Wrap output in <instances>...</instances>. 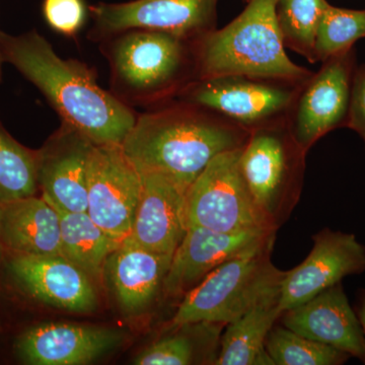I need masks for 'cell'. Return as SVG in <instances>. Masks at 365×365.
Instances as JSON below:
<instances>
[{
    "label": "cell",
    "mask_w": 365,
    "mask_h": 365,
    "mask_svg": "<svg viewBox=\"0 0 365 365\" xmlns=\"http://www.w3.org/2000/svg\"><path fill=\"white\" fill-rule=\"evenodd\" d=\"M0 55L44 95L63 123L93 144H122L135 123L136 113L98 86L95 69L61 58L37 31L0 32Z\"/></svg>",
    "instance_id": "cell-1"
},
{
    "label": "cell",
    "mask_w": 365,
    "mask_h": 365,
    "mask_svg": "<svg viewBox=\"0 0 365 365\" xmlns=\"http://www.w3.org/2000/svg\"><path fill=\"white\" fill-rule=\"evenodd\" d=\"M250 135L215 112L173 100L137 115L122 148L137 170L163 173L189 189L211 160L244 148Z\"/></svg>",
    "instance_id": "cell-2"
},
{
    "label": "cell",
    "mask_w": 365,
    "mask_h": 365,
    "mask_svg": "<svg viewBox=\"0 0 365 365\" xmlns=\"http://www.w3.org/2000/svg\"><path fill=\"white\" fill-rule=\"evenodd\" d=\"M111 93L128 107L167 104L196 81L192 42L155 31L128 30L101 42Z\"/></svg>",
    "instance_id": "cell-3"
},
{
    "label": "cell",
    "mask_w": 365,
    "mask_h": 365,
    "mask_svg": "<svg viewBox=\"0 0 365 365\" xmlns=\"http://www.w3.org/2000/svg\"><path fill=\"white\" fill-rule=\"evenodd\" d=\"M276 1L251 0L225 28L192 43L196 79L248 76L304 83L314 72L288 57L276 21Z\"/></svg>",
    "instance_id": "cell-4"
},
{
    "label": "cell",
    "mask_w": 365,
    "mask_h": 365,
    "mask_svg": "<svg viewBox=\"0 0 365 365\" xmlns=\"http://www.w3.org/2000/svg\"><path fill=\"white\" fill-rule=\"evenodd\" d=\"M276 235L215 269L182 297L168 329L210 322L227 326L269 295L280 292L285 271L271 260Z\"/></svg>",
    "instance_id": "cell-5"
},
{
    "label": "cell",
    "mask_w": 365,
    "mask_h": 365,
    "mask_svg": "<svg viewBox=\"0 0 365 365\" xmlns=\"http://www.w3.org/2000/svg\"><path fill=\"white\" fill-rule=\"evenodd\" d=\"M307 155L287 121L252 131L242 148V179L257 207L275 230L287 222L299 203Z\"/></svg>",
    "instance_id": "cell-6"
},
{
    "label": "cell",
    "mask_w": 365,
    "mask_h": 365,
    "mask_svg": "<svg viewBox=\"0 0 365 365\" xmlns=\"http://www.w3.org/2000/svg\"><path fill=\"white\" fill-rule=\"evenodd\" d=\"M302 83L248 76L196 79L175 100L199 106L252 132L287 121Z\"/></svg>",
    "instance_id": "cell-7"
},
{
    "label": "cell",
    "mask_w": 365,
    "mask_h": 365,
    "mask_svg": "<svg viewBox=\"0 0 365 365\" xmlns=\"http://www.w3.org/2000/svg\"><path fill=\"white\" fill-rule=\"evenodd\" d=\"M242 148L211 160L187 194L188 227L215 232H277L257 207L240 170Z\"/></svg>",
    "instance_id": "cell-8"
},
{
    "label": "cell",
    "mask_w": 365,
    "mask_h": 365,
    "mask_svg": "<svg viewBox=\"0 0 365 365\" xmlns=\"http://www.w3.org/2000/svg\"><path fill=\"white\" fill-rule=\"evenodd\" d=\"M220 0H131L90 6L95 42L128 30H148L195 42L216 29Z\"/></svg>",
    "instance_id": "cell-9"
},
{
    "label": "cell",
    "mask_w": 365,
    "mask_h": 365,
    "mask_svg": "<svg viewBox=\"0 0 365 365\" xmlns=\"http://www.w3.org/2000/svg\"><path fill=\"white\" fill-rule=\"evenodd\" d=\"M322 63L300 86L287 120L290 133L307 153L329 132L346 126L356 52L351 48Z\"/></svg>",
    "instance_id": "cell-10"
},
{
    "label": "cell",
    "mask_w": 365,
    "mask_h": 365,
    "mask_svg": "<svg viewBox=\"0 0 365 365\" xmlns=\"http://www.w3.org/2000/svg\"><path fill=\"white\" fill-rule=\"evenodd\" d=\"M141 192L140 172L122 144H93L88 163V215L118 241L131 234Z\"/></svg>",
    "instance_id": "cell-11"
},
{
    "label": "cell",
    "mask_w": 365,
    "mask_h": 365,
    "mask_svg": "<svg viewBox=\"0 0 365 365\" xmlns=\"http://www.w3.org/2000/svg\"><path fill=\"white\" fill-rule=\"evenodd\" d=\"M314 246L304 261L285 271L281 282L282 312L304 304L346 276L365 271V247L352 234L326 227L313 235Z\"/></svg>",
    "instance_id": "cell-12"
},
{
    "label": "cell",
    "mask_w": 365,
    "mask_h": 365,
    "mask_svg": "<svg viewBox=\"0 0 365 365\" xmlns=\"http://www.w3.org/2000/svg\"><path fill=\"white\" fill-rule=\"evenodd\" d=\"M277 232H222L201 227H188L172 257L163 281V295L185 297L215 269L247 253L276 235Z\"/></svg>",
    "instance_id": "cell-13"
},
{
    "label": "cell",
    "mask_w": 365,
    "mask_h": 365,
    "mask_svg": "<svg viewBox=\"0 0 365 365\" xmlns=\"http://www.w3.org/2000/svg\"><path fill=\"white\" fill-rule=\"evenodd\" d=\"M93 143L63 123L37 150V181L48 202L71 212L88 210V163Z\"/></svg>",
    "instance_id": "cell-14"
},
{
    "label": "cell",
    "mask_w": 365,
    "mask_h": 365,
    "mask_svg": "<svg viewBox=\"0 0 365 365\" xmlns=\"http://www.w3.org/2000/svg\"><path fill=\"white\" fill-rule=\"evenodd\" d=\"M141 192L129 242L155 253L174 255L186 235L188 188L155 170H138Z\"/></svg>",
    "instance_id": "cell-15"
},
{
    "label": "cell",
    "mask_w": 365,
    "mask_h": 365,
    "mask_svg": "<svg viewBox=\"0 0 365 365\" xmlns=\"http://www.w3.org/2000/svg\"><path fill=\"white\" fill-rule=\"evenodd\" d=\"M124 339L125 334L114 328L45 323L21 334L16 351L26 364L83 365L115 349Z\"/></svg>",
    "instance_id": "cell-16"
},
{
    "label": "cell",
    "mask_w": 365,
    "mask_h": 365,
    "mask_svg": "<svg viewBox=\"0 0 365 365\" xmlns=\"http://www.w3.org/2000/svg\"><path fill=\"white\" fill-rule=\"evenodd\" d=\"M9 254V272L34 299L74 313L98 307L93 281L66 257Z\"/></svg>",
    "instance_id": "cell-17"
},
{
    "label": "cell",
    "mask_w": 365,
    "mask_h": 365,
    "mask_svg": "<svg viewBox=\"0 0 365 365\" xmlns=\"http://www.w3.org/2000/svg\"><path fill=\"white\" fill-rule=\"evenodd\" d=\"M278 323L309 339L364 359V332L342 282L327 288L299 306L283 312Z\"/></svg>",
    "instance_id": "cell-18"
},
{
    "label": "cell",
    "mask_w": 365,
    "mask_h": 365,
    "mask_svg": "<svg viewBox=\"0 0 365 365\" xmlns=\"http://www.w3.org/2000/svg\"><path fill=\"white\" fill-rule=\"evenodd\" d=\"M0 242L9 253L63 256L58 212L36 195L0 203Z\"/></svg>",
    "instance_id": "cell-19"
},
{
    "label": "cell",
    "mask_w": 365,
    "mask_h": 365,
    "mask_svg": "<svg viewBox=\"0 0 365 365\" xmlns=\"http://www.w3.org/2000/svg\"><path fill=\"white\" fill-rule=\"evenodd\" d=\"M172 256L155 253L125 240L108 258L109 275L120 307L127 314L143 312L163 294V281Z\"/></svg>",
    "instance_id": "cell-20"
},
{
    "label": "cell",
    "mask_w": 365,
    "mask_h": 365,
    "mask_svg": "<svg viewBox=\"0 0 365 365\" xmlns=\"http://www.w3.org/2000/svg\"><path fill=\"white\" fill-rule=\"evenodd\" d=\"M279 294L269 295L225 327L216 365H274L266 342L283 313Z\"/></svg>",
    "instance_id": "cell-21"
},
{
    "label": "cell",
    "mask_w": 365,
    "mask_h": 365,
    "mask_svg": "<svg viewBox=\"0 0 365 365\" xmlns=\"http://www.w3.org/2000/svg\"><path fill=\"white\" fill-rule=\"evenodd\" d=\"M225 325L197 322L168 329L169 336L162 338L139 353L137 365L215 364L220 339Z\"/></svg>",
    "instance_id": "cell-22"
},
{
    "label": "cell",
    "mask_w": 365,
    "mask_h": 365,
    "mask_svg": "<svg viewBox=\"0 0 365 365\" xmlns=\"http://www.w3.org/2000/svg\"><path fill=\"white\" fill-rule=\"evenodd\" d=\"M53 206L59 215L63 257L85 272L93 284L100 283L108 258L122 242L98 227L88 212H71Z\"/></svg>",
    "instance_id": "cell-23"
},
{
    "label": "cell",
    "mask_w": 365,
    "mask_h": 365,
    "mask_svg": "<svg viewBox=\"0 0 365 365\" xmlns=\"http://www.w3.org/2000/svg\"><path fill=\"white\" fill-rule=\"evenodd\" d=\"M328 6L327 0L276 1V21L283 45L302 55L311 63H316L314 45L317 31Z\"/></svg>",
    "instance_id": "cell-24"
},
{
    "label": "cell",
    "mask_w": 365,
    "mask_h": 365,
    "mask_svg": "<svg viewBox=\"0 0 365 365\" xmlns=\"http://www.w3.org/2000/svg\"><path fill=\"white\" fill-rule=\"evenodd\" d=\"M37 150L14 138L0 122V203L35 196Z\"/></svg>",
    "instance_id": "cell-25"
},
{
    "label": "cell",
    "mask_w": 365,
    "mask_h": 365,
    "mask_svg": "<svg viewBox=\"0 0 365 365\" xmlns=\"http://www.w3.org/2000/svg\"><path fill=\"white\" fill-rule=\"evenodd\" d=\"M266 350L274 365H340L350 355L331 346L309 339L276 324L269 333Z\"/></svg>",
    "instance_id": "cell-26"
},
{
    "label": "cell",
    "mask_w": 365,
    "mask_h": 365,
    "mask_svg": "<svg viewBox=\"0 0 365 365\" xmlns=\"http://www.w3.org/2000/svg\"><path fill=\"white\" fill-rule=\"evenodd\" d=\"M362 38H365V9H341L329 4L317 31L316 62L351 49Z\"/></svg>",
    "instance_id": "cell-27"
},
{
    "label": "cell",
    "mask_w": 365,
    "mask_h": 365,
    "mask_svg": "<svg viewBox=\"0 0 365 365\" xmlns=\"http://www.w3.org/2000/svg\"><path fill=\"white\" fill-rule=\"evenodd\" d=\"M42 9L50 28L66 37L76 36L86 21L83 0H43Z\"/></svg>",
    "instance_id": "cell-28"
},
{
    "label": "cell",
    "mask_w": 365,
    "mask_h": 365,
    "mask_svg": "<svg viewBox=\"0 0 365 365\" xmlns=\"http://www.w3.org/2000/svg\"><path fill=\"white\" fill-rule=\"evenodd\" d=\"M345 127L359 133L365 143V66H356L353 74L349 111Z\"/></svg>",
    "instance_id": "cell-29"
},
{
    "label": "cell",
    "mask_w": 365,
    "mask_h": 365,
    "mask_svg": "<svg viewBox=\"0 0 365 365\" xmlns=\"http://www.w3.org/2000/svg\"><path fill=\"white\" fill-rule=\"evenodd\" d=\"M357 317H359V319L360 322V325H361L362 332H364V342H365V290H362L360 292L359 300V307H357ZM365 361V357H364Z\"/></svg>",
    "instance_id": "cell-30"
},
{
    "label": "cell",
    "mask_w": 365,
    "mask_h": 365,
    "mask_svg": "<svg viewBox=\"0 0 365 365\" xmlns=\"http://www.w3.org/2000/svg\"><path fill=\"white\" fill-rule=\"evenodd\" d=\"M2 59H1V55H0V83L2 81V71H1V66H2Z\"/></svg>",
    "instance_id": "cell-31"
},
{
    "label": "cell",
    "mask_w": 365,
    "mask_h": 365,
    "mask_svg": "<svg viewBox=\"0 0 365 365\" xmlns=\"http://www.w3.org/2000/svg\"><path fill=\"white\" fill-rule=\"evenodd\" d=\"M2 250H4V247H2L1 242H0V253H1Z\"/></svg>",
    "instance_id": "cell-32"
},
{
    "label": "cell",
    "mask_w": 365,
    "mask_h": 365,
    "mask_svg": "<svg viewBox=\"0 0 365 365\" xmlns=\"http://www.w3.org/2000/svg\"><path fill=\"white\" fill-rule=\"evenodd\" d=\"M245 2H246V4H248L249 1H251V0H244Z\"/></svg>",
    "instance_id": "cell-33"
}]
</instances>
